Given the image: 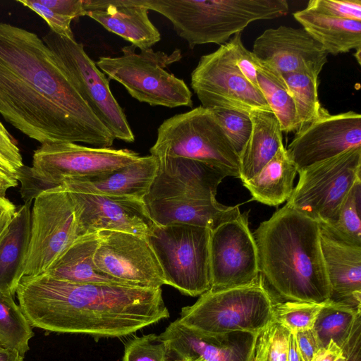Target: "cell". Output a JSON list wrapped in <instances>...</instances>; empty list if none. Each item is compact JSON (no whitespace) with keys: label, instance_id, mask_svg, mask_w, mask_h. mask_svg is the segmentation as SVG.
I'll use <instances>...</instances> for the list:
<instances>
[{"label":"cell","instance_id":"1","mask_svg":"<svg viewBox=\"0 0 361 361\" xmlns=\"http://www.w3.org/2000/svg\"><path fill=\"white\" fill-rule=\"evenodd\" d=\"M0 114L42 144L109 148L115 138L80 97L42 39L0 23Z\"/></svg>","mask_w":361,"mask_h":361},{"label":"cell","instance_id":"2","mask_svg":"<svg viewBox=\"0 0 361 361\" xmlns=\"http://www.w3.org/2000/svg\"><path fill=\"white\" fill-rule=\"evenodd\" d=\"M16 293L31 326L59 333L120 338L169 317L161 288L75 283L42 274L22 277Z\"/></svg>","mask_w":361,"mask_h":361},{"label":"cell","instance_id":"3","mask_svg":"<svg viewBox=\"0 0 361 361\" xmlns=\"http://www.w3.org/2000/svg\"><path fill=\"white\" fill-rule=\"evenodd\" d=\"M264 281L286 301L322 303L331 291L319 223L286 204L252 233Z\"/></svg>","mask_w":361,"mask_h":361},{"label":"cell","instance_id":"4","mask_svg":"<svg viewBox=\"0 0 361 361\" xmlns=\"http://www.w3.org/2000/svg\"><path fill=\"white\" fill-rule=\"evenodd\" d=\"M149 10L166 18L177 35L192 49L222 45L249 24L286 15V0H140Z\"/></svg>","mask_w":361,"mask_h":361},{"label":"cell","instance_id":"5","mask_svg":"<svg viewBox=\"0 0 361 361\" xmlns=\"http://www.w3.org/2000/svg\"><path fill=\"white\" fill-rule=\"evenodd\" d=\"M275 302L261 275L255 282L221 290L209 289L176 320L207 336L247 332L259 335L274 321Z\"/></svg>","mask_w":361,"mask_h":361},{"label":"cell","instance_id":"6","mask_svg":"<svg viewBox=\"0 0 361 361\" xmlns=\"http://www.w3.org/2000/svg\"><path fill=\"white\" fill-rule=\"evenodd\" d=\"M136 49L132 44L123 47L122 55L101 56L96 65L140 102L168 108L192 107V92L185 81L165 70L182 59L180 50L168 54L152 48L136 53Z\"/></svg>","mask_w":361,"mask_h":361},{"label":"cell","instance_id":"7","mask_svg":"<svg viewBox=\"0 0 361 361\" xmlns=\"http://www.w3.org/2000/svg\"><path fill=\"white\" fill-rule=\"evenodd\" d=\"M157 157H183L216 166L240 178V158L213 112L202 106L163 121L149 149Z\"/></svg>","mask_w":361,"mask_h":361},{"label":"cell","instance_id":"8","mask_svg":"<svg viewBox=\"0 0 361 361\" xmlns=\"http://www.w3.org/2000/svg\"><path fill=\"white\" fill-rule=\"evenodd\" d=\"M210 230L186 224H154L146 239L161 268L165 285L195 297L211 288Z\"/></svg>","mask_w":361,"mask_h":361},{"label":"cell","instance_id":"9","mask_svg":"<svg viewBox=\"0 0 361 361\" xmlns=\"http://www.w3.org/2000/svg\"><path fill=\"white\" fill-rule=\"evenodd\" d=\"M42 40L80 97L114 137L133 142V132L111 91L109 78L89 57L83 45L51 30Z\"/></svg>","mask_w":361,"mask_h":361},{"label":"cell","instance_id":"10","mask_svg":"<svg viewBox=\"0 0 361 361\" xmlns=\"http://www.w3.org/2000/svg\"><path fill=\"white\" fill-rule=\"evenodd\" d=\"M128 149L90 147L72 142L42 144L35 152L31 167L18 170L34 183L33 198L43 190L61 185L67 179L109 173L137 160Z\"/></svg>","mask_w":361,"mask_h":361},{"label":"cell","instance_id":"11","mask_svg":"<svg viewBox=\"0 0 361 361\" xmlns=\"http://www.w3.org/2000/svg\"><path fill=\"white\" fill-rule=\"evenodd\" d=\"M299 180L287 204L317 221H333L350 189L361 179V147L298 171Z\"/></svg>","mask_w":361,"mask_h":361},{"label":"cell","instance_id":"12","mask_svg":"<svg viewBox=\"0 0 361 361\" xmlns=\"http://www.w3.org/2000/svg\"><path fill=\"white\" fill-rule=\"evenodd\" d=\"M80 235L66 190L59 185L41 192L35 197L31 212L30 240L22 277L44 274Z\"/></svg>","mask_w":361,"mask_h":361},{"label":"cell","instance_id":"13","mask_svg":"<svg viewBox=\"0 0 361 361\" xmlns=\"http://www.w3.org/2000/svg\"><path fill=\"white\" fill-rule=\"evenodd\" d=\"M191 87L208 109L271 111L260 90L238 69L229 42L201 56L191 73Z\"/></svg>","mask_w":361,"mask_h":361},{"label":"cell","instance_id":"14","mask_svg":"<svg viewBox=\"0 0 361 361\" xmlns=\"http://www.w3.org/2000/svg\"><path fill=\"white\" fill-rule=\"evenodd\" d=\"M211 288L245 286L259 277L257 245L248 224V212L210 231Z\"/></svg>","mask_w":361,"mask_h":361},{"label":"cell","instance_id":"15","mask_svg":"<svg viewBox=\"0 0 361 361\" xmlns=\"http://www.w3.org/2000/svg\"><path fill=\"white\" fill-rule=\"evenodd\" d=\"M94 262L102 272L124 284L145 288L165 285L161 268L145 238L116 231H99Z\"/></svg>","mask_w":361,"mask_h":361},{"label":"cell","instance_id":"16","mask_svg":"<svg viewBox=\"0 0 361 361\" xmlns=\"http://www.w3.org/2000/svg\"><path fill=\"white\" fill-rule=\"evenodd\" d=\"M361 147V115L353 111L331 115L324 109L298 129L286 149L298 171Z\"/></svg>","mask_w":361,"mask_h":361},{"label":"cell","instance_id":"17","mask_svg":"<svg viewBox=\"0 0 361 361\" xmlns=\"http://www.w3.org/2000/svg\"><path fill=\"white\" fill-rule=\"evenodd\" d=\"M66 192L82 235L106 230L129 233L146 238L154 225L143 200Z\"/></svg>","mask_w":361,"mask_h":361},{"label":"cell","instance_id":"18","mask_svg":"<svg viewBox=\"0 0 361 361\" xmlns=\"http://www.w3.org/2000/svg\"><path fill=\"white\" fill-rule=\"evenodd\" d=\"M166 348V361H254L259 335L234 332L207 336L177 320L159 334Z\"/></svg>","mask_w":361,"mask_h":361},{"label":"cell","instance_id":"19","mask_svg":"<svg viewBox=\"0 0 361 361\" xmlns=\"http://www.w3.org/2000/svg\"><path fill=\"white\" fill-rule=\"evenodd\" d=\"M251 52L281 75L306 72L319 76L328 56L304 29L286 25L264 31Z\"/></svg>","mask_w":361,"mask_h":361},{"label":"cell","instance_id":"20","mask_svg":"<svg viewBox=\"0 0 361 361\" xmlns=\"http://www.w3.org/2000/svg\"><path fill=\"white\" fill-rule=\"evenodd\" d=\"M158 169L145 203L165 199H216L218 186L229 176L201 161L159 157Z\"/></svg>","mask_w":361,"mask_h":361},{"label":"cell","instance_id":"21","mask_svg":"<svg viewBox=\"0 0 361 361\" xmlns=\"http://www.w3.org/2000/svg\"><path fill=\"white\" fill-rule=\"evenodd\" d=\"M85 16L140 50L152 48L161 34L139 0H82Z\"/></svg>","mask_w":361,"mask_h":361},{"label":"cell","instance_id":"22","mask_svg":"<svg viewBox=\"0 0 361 361\" xmlns=\"http://www.w3.org/2000/svg\"><path fill=\"white\" fill-rule=\"evenodd\" d=\"M157 169L158 158L150 154L105 174L65 180L61 185L68 191L144 201Z\"/></svg>","mask_w":361,"mask_h":361},{"label":"cell","instance_id":"23","mask_svg":"<svg viewBox=\"0 0 361 361\" xmlns=\"http://www.w3.org/2000/svg\"><path fill=\"white\" fill-rule=\"evenodd\" d=\"M320 231L329 300L360 307L361 247L343 243Z\"/></svg>","mask_w":361,"mask_h":361},{"label":"cell","instance_id":"24","mask_svg":"<svg viewBox=\"0 0 361 361\" xmlns=\"http://www.w3.org/2000/svg\"><path fill=\"white\" fill-rule=\"evenodd\" d=\"M145 204L153 222L160 226L186 224L212 231L240 214L238 205L226 206L216 199H165Z\"/></svg>","mask_w":361,"mask_h":361},{"label":"cell","instance_id":"25","mask_svg":"<svg viewBox=\"0 0 361 361\" xmlns=\"http://www.w3.org/2000/svg\"><path fill=\"white\" fill-rule=\"evenodd\" d=\"M31 224L30 204L16 212L0 236V293L13 298L22 278L29 245Z\"/></svg>","mask_w":361,"mask_h":361},{"label":"cell","instance_id":"26","mask_svg":"<svg viewBox=\"0 0 361 361\" xmlns=\"http://www.w3.org/2000/svg\"><path fill=\"white\" fill-rule=\"evenodd\" d=\"M99 243L98 232L79 236L44 274L58 280L75 283L126 285L101 271L95 265L94 257Z\"/></svg>","mask_w":361,"mask_h":361},{"label":"cell","instance_id":"27","mask_svg":"<svg viewBox=\"0 0 361 361\" xmlns=\"http://www.w3.org/2000/svg\"><path fill=\"white\" fill-rule=\"evenodd\" d=\"M249 114L252 133L239 156L242 183L257 174L284 146L280 123L272 111L255 110Z\"/></svg>","mask_w":361,"mask_h":361},{"label":"cell","instance_id":"28","mask_svg":"<svg viewBox=\"0 0 361 361\" xmlns=\"http://www.w3.org/2000/svg\"><path fill=\"white\" fill-rule=\"evenodd\" d=\"M293 16L328 54L361 49V21L334 18L307 8Z\"/></svg>","mask_w":361,"mask_h":361},{"label":"cell","instance_id":"29","mask_svg":"<svg viewBox=\"0 0 361 361\" xmlns=\"http://www.w3.org/2000/svg\"><path fill=\"white\" fill-rule=\"evenodd\" d=\"M297 173V167L282 146L257 174L243 185L254 200L269 206H278L290 197Z\"/></svg>","mask_w":361,"mask_h":361},{"label":"cell","instance_id":"30","mask_svg":"<svg viewBox=\"0 0 361 361\" xmlns=\"http://www.w3.org/2000/svg\"><path fill=\"white\" fill-rule=\"evenodd\" d=\"M360 317V307L328 300L313 326L321 346L331 340L344 350L361 333Z\"/></svg>","mask_w":361,"mask_h":361},{"label":"cell","instance_id":"31","mask_svg":"<svg viewBox=\"0 0 361 361\" xmlns=\"http://www.w3.org/2000/svg\"><path fill=\"white\" fill-rule=\"evenodd\" d=\"M252 56L259 90L277 118L281 131H297L300 128V122L293 99L282 75Z\"/></svg>","mask_w":361,"mask_h":361},{"label":"cell","instance_id":"32","mask_svg":"<svg viewBox=\"0 0 361 361\" xmlns=\"http://www.w3.org/2000/svg\"><path fill=\"white\" fill-rule=\"evenodd\" d=\"M361 179L348 194L335 219L319 225L320 230L336 240L361 247Z\"/></svg>","mask_w":361,"mask_h":361},{"label":"cell","instance_id":"33","mask_svg":"<svg viewBox=\"0 0 361 361\" xmlns=\"http://www.w3.org/2000/svg\"><path fill=\"white\" fill-rule=\"evenodd\" d=\"M281 75L293 99L300 129L318 118L324 110L318 97V76L306 72Z\"/></svg>","mask_w":361,"mask_h":361},{"label":"cell","instance_id":"34","mask_svg":"<svg viewBox=\"0 0 361 361\" xmlns=\"http://www.w3.org/2000/svg\"><path fill=\"white\" fill-rule=\"evenodd\" d=\"M33 336L30 324L13 298L0 293V340L5 347L24 356Z\"/></svg>","mask_w":361,"mask_h":361},{"label":"cell","instance_id":"35","mask_svg":"<svg viewBox=\"0 0 361 361\" xmlns=\"http://www.w3.org/2000/svg\"><path fill=\"white\" fill-rule=\"evenodd\" d=\"M327 301L322 303L286 301L274 304V319L290 333L313 329L317 317Z\"/></svg>","mask_w":361,"mask_h":361},{"label":"cell","instance_id":"36","mask_svg":"<svg viewBox=\"0 0 361 361\" xmlns=\"http://www.w3.org/2000/svg\"><path fill=\"white\" fill-rule=\"evenodd\" d=\"M290 334L274 321L257 337L254 361H287Z\"/></svg>","mask_w":361,"mask_h":361},{"label":"cell","instance_id":"37","mask_svg":"<svg viewBox=\"0 0 361 361\" xmlns=\"http://www.w3.org/2000/svg\"><path fill=\"white\" fill-rule=\"evenodd\" d=\"M240 156L252 133V123L248 112L226 109H210Z\"/></svg>","mask_w":361,"mask_h":361},{"label":"cell","instance_id":"38","mask_svg":"<svg viewBox=\"0 0 361 361\" xmlns=\"http://www.w3.org/2000/svg\"><path fill=\"white\" fill-rule=\"evenodd\" d=\"M123 361H166V348L159 335L135 337L125 345Z\"/></svg>","mask_w":361,"mask_h":361},{"label":"cell","instance_id":"39","mask_svg":"<svg viewBox=\"0 0 361 361\" xmlns=\"http://www.w3.org/2000/svg\"><path fill=\"white\" fill-rule=\"evenodd\" d=\"M306 8L334 18L361 21V0H310Z\"/></svg>","mask_w":361,"mask_h":361},{"label":"cell","instance_id":"40","mask_svg":"<svg viewBox=\"0 0 361 361\" xmlns=\"http://www.w3.org/2000/svg\"><path fill=\"white\" fill-rule=\"evenodd\" d=\"M17 1L28 7L42 17L50 27V30L59 35L74 39L71 27V23L73 20L71 18L54 11L41 4L38 1L18 0Z\"/></svg>","mask_w":361,"mask_h":361},{"label":"cell","instance_id":"41","mask_svg":"<svg viewBox=\"0 0 361 361\" xmlns=\"http://www.w3.org/2000/svg\"><path fill=\"white\" fill-rule=\"evenodd\" d=\"M241 36V32H238L228 40L234 54L235 63L246 80L259 90L252 54L245 47Z\"/></svg>","mask_w":361,"mask_h":361},{"label":"cell","instance_id":"42","mask_svg":"<svg viewBox=\"0 0 361 361\" xmlns=\"http://www.w3.org/2000/svg\"><path fill=\"white\" fill-rule=\"evenodd\" d=\"M0 156L16 171L23 167V159L15 140L0 121Z\"/></svg>","mask_w":361,"mask_h":361},{"label":"cell","instance_id":"43","mask_svg":"<svg viewBox=\"0 0 361 361\" xmlns=\"http://www.w3.org/2000/svg\"><path fill=\"white\" fill-rule=\"evenodd\" d=\"M38 1L71 20L85 16L82 0H38Z\"/></svg>","mask_w":361,"mask_h":361},{"label":"cell","instance_id":"44","mask_svg":"<svg viewBox=\"0 0 361 361\" xmlns=\"http://www.w3.org/2000/svg\"><path fill=\"white\" fill-rule=\"evenodd\" d=\"M298 348L304 361H312L316 353L322 348L313 329L295 334Z\"/></svg>","mask_w":361,"mask_h":361},{"label":"cell","instance_id":"45","mask_svg":"<svg viewBox=\"0 0 361 361\" xmlns=\"http://www.w3.org/2000/svg\"><path fill=\"white\" fill-rule=\"evenodd\" d=\"M346 356L343 349L333 341L322 347L314 355L312 361H345Z\"/></svg>","mask_w":361,"mask_h":361},{"label":"cell","instance_id":"46","mask_svg":"<svg viewBox=\"0 0 361 361\" xmlns=\"http://www.w3.org/2000/svg\"><path fill=\"white\" fill-rule=\"evenodd\" d=\"M16 207L6 196L0 195V236L11 221Z\"/></svg>","mask_w":361,"mask_h":361},{"label":"cell","instance_id":"47","mask_svg":"<svg viewBox=\"0 0 361 361\" xmlns=\"http://www.w3.org/2000/svg\"><path fill=\"white\" fill-rule=\"evenodd\" d=\"M343 352L346 356L345 361H361V334L357 335Z\"/></svg>","mask_w":361,"mask_h":361},{"label":"cell","instance_id":"48","mask_svg":"<svg viewBox=\"0 0 361 361\" xmlns=\"http://www.w3.org/2000/svg\"><path fill=\"white\" fill-rule=\"evenodd\" d=\"M287 361H304L298 345L295 335L292 333L289 336Z\"/></svg>","mask_w":361,"mask_h":361},{"label":"cell","instance_id":"49","mask_svg":"<svg viewBox=\"0 0 361 361\" xmlns=\"http://www.w3.org/2000/svg\"><path fill=\"white\" fill-rule=\"evenodd\" d=\"M24 356L13 348H0V361H23Z\"/></svg>","mask_w":361,"mask_h":361},{"label":"cell","instance_id":"50","mask_svg":"<svg viewBox=\"0 0 361 361\" xmlns=\"http://www.w3.org/2000/svg\"><path fill=\"white\" fill-rule=\"evenodd\" d=\"M0 176L18 180L17 171L0 156Z\"/></svg>","mask_w":361,"mask_h":361},{"label":"cell","instance_id":"51","mask_svg":"<svg viewBox=\"0 0 361 361\" xmlns=\"http://www.w3.org/2000/svg\"><path fill=\"white\" fill-rule=\"evenodd\" d=\"M17 185V180L0 176V195L5 196L6 191L10 188L16 187Z\"/></svg>","mask_w":361,"mask_h":361},{"label":"cell","instance_id":"52","mask_svg":"<svg viewBox=\"0 0 361 361\" xmlns=\"http://www.w3.org/2000/svg\"><path fill=\"white\" fill-rule=\"evenodd\" d=\"M355 57L357 62L359 65H360L361 62V49L355 50V52L353 54Z\"/></svg>","mask_w":361,"mask_h":361},{"label":"cell","instance_id":"53","mask_svg":"<svg viewBox=\"0 0 361 361\" xmlns=\"http://www.w3.org/2000/svg\"><path fill=\"white\" fill-rule=\"evenodd\" d=\"M6 348L4 344L2 343V341L0 340V348Z\"/></svg>","mask_w":361,"mask_h":361}]
</instances>
